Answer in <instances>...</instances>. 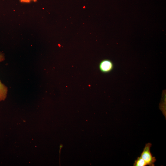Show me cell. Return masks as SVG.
Instances as JSON below:
<instances>
[{
    "mask_svg": "<svg viewBox=\"0 0 166 166\" xmlns=\"http://www.w3.org/2000/svg\"><path fill=\"white\" fill-rule=\"evenodd\" d=\"M114 66V64L109 59H105L100 62L99 68L101 72L107 73L113 70Z\"/></svg>",
    "mask_w": 166,
    "mask_h": 166,
    "instance_id": "2",
    "label": "cell"
},
{
    "mask_svg": "<svg viewBox=\"0 0 166 166\" xmlns=\"http://www.w3.org/2000/svg\"><path fill=\"white\" fill-rule=\"evenodd\" d=\"M148 165L145 161L140 156L138 157L133 164V166H146Z\"/></svg>",
    "mask_w": 166,
    "mask_h": 166,
    "instance_id": "3",
    "label": "cell"
},
{
    "mask_svg": "<svg viewBox=\"0 0 166 166\" xmlns=\"http://www.w3.org/2000/svg\"><path fill=\"white\" fill-rule=\"evenodd\" d=\"M152 144L150 143H146L143 150L141 154L140 157L145 161L147 165L154 166V163L156 159L155 157L153 156L150 152V148Z\"/></svg>",
    "mask_w": 166,
    "mask_h": 166,
    "instance_id": "1",
    "label": "cell"
}]
</instances>
